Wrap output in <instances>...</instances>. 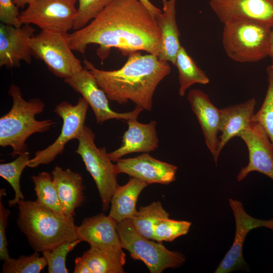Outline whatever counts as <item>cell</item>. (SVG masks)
<instances>
[{"instance_id":"484cf974","label":"cell","mask_w":273,"mask_h":273,"mask_svg":"<svg viewBox=\"0 0 273 273\" xmlns=\"http://www.w3.org/2000/svg\"><path fill=\"white\" fill-rule=\"evenodd\" d=\"M169 214L163 208L160 201H154L146 206H141L130 219L134 228L143 236L154 240V230L163 219Z\"/></svg>"},{"instance_id":"30bf717a","label":"cell","mask_w":273,"mask_h":273,"mask_svg":"<svg viewBox=\"0 0 273 273\" xmlns=\"http://www.w3.org/2000/svg\"><path fill=\"white\" fill-rule=\"evenodd\" d=\"M78 0H37L20 15L22 24H34L42 30L68 32L73 29Z\"/></svg>"},{"instance_id":"cb8c5ba5","label":"cell","mask_w":273,"mask_h":273,"mask_svg":"<svg viewBox=\"0 0 273 273\" xmlns=\"http://www.w3.org/2000/svg\"><path fill=\"white\" fill-rule=\"evenodd\" d=\"M122 261L97 249L90 247L75 259L74 273H123Z\"/></svg>"},{"instance_id":"e0dca14e","label":"cell","mask_w":273,"mask_h":273,"mask_svg":"<svg viewBox=\"0 0 273 273\" xmlns=\"http://www.w3.org/2000/svg\"><path fill=\"white\" fill-rule=\"evenodd\" d=\"M117 171L147 184L168 185L176 178L177 167L157 160L148 153L134 158L120 159L116 161Z\"/></svg>"},{"instance_id":"3957f363","label":"cell","mask_w":273,"mask_h":273,"mask_svg":"<svg viewBox=\"0 0 273 273\" xmlns=\"http://www.w3.org/2000/svg\"><path fill=\"white\" fill-rule=\"evenodd\" d=\"M18 205V226L35 252L78 239L74 217L59 214L36 201L21 200Z\"/></svg>"},{"instance_id":"836d02e7","label":"cell","mask_w":273,"mask_h":273,"mask_svg":"<svg viewBox=\"0 0 273 273\" xmlns=\"http://www.w3.org/2000/svg\"><path fill=\"white\" fill-rule=\"evenodd\" d=\"M6 195V189L0 190V259L5 260L10 257L8 249V241L6 237L9 217L10 215V210L6 208L2 202V198Z\"/></svg>"},{"instance_id":"ac0fdd59","label":"cell","mask_w":273,"mask_h":273,"mask_svg":"<svg viewBox=\"0 0 273 273\" xmlns=\"http://www.w3.org/2000/svg\"><path fill=\"white\" fill-rule=\"evenodd\" d=\"M188 100L201 126L206 146L217 165L220 154L218 133L220 131L221 109L216 107L207 95L200 89H191L188 94Z\"/></svg>"},{"instance_id":"e575fe53","label":"cell","mask_w":273,"mask_h":273,"mask_svg":"<svg viewBox=\"0 0 273 273\" xmlns=\"http://www.w3.org/2000/svg\"><path fill=\"white\" fill-rule=\"evenodd\" d=\"M20 13L13 0H0V20L2 23L21 27L23 24L19 19Z\"/></svg>"},{"instance_id":"ffe728a7","label":"cell","mask_w":273,"mask_h":273,"mask_svg":"<svg viewBox=\"0 0 273 273\" xmlns=\"http://www.w3.org/2000/svg\"><path fill=\"white\" fill-rule=\"evenodd\" d=\"M60 203L65 215H75V209L85 200V186L81 174L69 168L56 166L52 171Z\"/></svg>"},{"instance_id":"f1b7e54d","label":"cell","mask_w":273,"mask_h":273,"mask_svg":"<svg viewBox=\"0 0 273 273\" xmlns=\"http://www.w3.org/2000/svg\"><path fill=\"white\" fill-rule=\"evenodd\" d=\"M47 266L45 257L40 256L38 252L18 258L10 257L4 260L2 273H39Z\"/></svg>"},{"instance_id":"d6986e66","label":"cell","mask_w":273,"mask_h":273,"mask_svg":"<svg viewBox=\"0 0 273 273\" xmlns=\"http://www.w3.org/2000/svg\"><path fill=\"white\" fill-rule=\"evenodd\" d=\"M127 123L128 127L123 135L121 146L108 153L113 162H116L129 154L148 153L155 150L158 147L156 121L153 120L143 124L134 118L127 120Z\"/></svg>"},{"instance_id":"2e32d148","label":"cell","mask_w":273,"mask_h":273,"mask_svg":"<svg viewBox=\"0 0 273 273\" xmlns=\"http://www.w3.org/2000/svg\"><path fill=\"white\" fill-rule=\"evenodd\" d=\"M35 29L30 24L16 27L0 24V66L7 68L19 67L20 62L31 63L32 57L29 40Z\"/></svg>"},{"instance_id":"4dcf8cb0","label":"cell","mask_w":273,"mask_h":273,"mask_svg":"<svg viewBox=\"0 0 273 273\" xmlns=\"http://www.w3.org/2000/svg\"><path fill=\"white\" fill-rule=\"evenodd\" d=\"M81 241L79 239L62 243L52 250L42 252L47 262L49 273H68L66 260L68 254Z\"/></svg>"},{"instance_id":"44dd1931","label":"cell","mask_w":273,"mask_h":273,"mask_svg":"<svg viewBox=\"0 0 273 273\" xmlns=\"http://www.w3.org/2000/svg\"><path fill=\"white\" fill-rule=\"evenodd\" d=\"M255 105L256 100L252 98L244 103L221 109L219 153L231 139L239 136L253 121Z\"/></svg>"},{"instance_id":"ba28073f","label":"cell","mask_w":273,"mask_h":273,"mask_svg":"<svg viewBox=\"0 0 273 273\" xmlns=\"http://www.w3.org/2000/svg\"><path fill=\"white\" fill-rule=\"evenodd\" d=\"M68 34L41 30L29 40L32 57L42 61L56 76L64 79L83 68L72 52Z\"/></svg>"},{"instance_id":"9a60e30c","label":"cell","mask_w":273,"mask_h":273,"mask_svg":"<svg viewBox=\"0 0 273 273\" xmlns=\"http://www.w3.org/2000/svg\"><path fill=\"white\" fill-rule=\"evenodd\" d=\"M210 6L221 22L249 19L273 28V0H209Z\"/></svg>"},{"instance_id":"8fae6325","label":"cell","mask_w":273,"mask_h":273,"mask_svg":"<svg viewBox=\"0 0 273 273\" xmlns=\"http://www.w3.org/2000/svg\"><path fill=\"white\" fill-rule=\"evenodd\" d=\"M229 202L235 220L234 240L214 273H229L246 269L247 264L243 257V248L249 232L258 228H265L273 231V219L264 220L253 217L245 211L241 201L230 198Z\"/></svg>"},{"instance_id":"74e56055","label":"cell","mask_w":273,"mask_h":273,"mask_svg":"<svg viewBox=\"0 0 273 273\" xmlns=\"http://www.w3.org/2000/svg\"><path fill=\"white\" fill-rule=\"evenodd\" d=\"M167 1V0H162V3H163V5H165V4H166Z\"/></svg>"},{"instance_id":"4fadbf2b","label":"cell","mask_w":273,"mask_h":273,"mask_svg":"<svg viewBox=\"0 0 273 273\" xmlns=\"http://www.w3.org/2000/svg\"><path fill=\"white\" fill-rule=\"evenodd\" d=\"M116 224L113 218L104 213L84 218L80 225L77 226L78 239L125 264V254L121 245Z\"/></svg>"},{"instance_id":"5bb4252c","label":"cell","mask_w":273,"mask_h":273,"mask_svg":"<svg viewBox=\"0 0 273 273\" xmlns=\"http://www.w3.org/2000/svg\"><path fill=\"white\" fill-rule=\"evenodd\" d=\"M249 152V162L238 174V181L252 171L261 173L273 180V145L262 125L253 118L239 135Z\"/></svg>"},{"instance_id":"5b68a950","label":"cell","mask_w":273,"mask_h":273,"mask_svg":"<svg viewBox=\"0 0 273 273\" xmlns=\"http://www.w3.org/2000/svg\"><path fill=\"white\" fill-rule=\"evenodd\" d=\"M222 43L227 55L240 63L273 59V28L249 19H234L225 24Z\"/></svg>"},{"instance_id":"d6a6232c","label":"cell","mask_w":273,"mask_h":273,"mask_svg":"<svg viewBox=\"0 0 273 273\" xmlns=\"http://www.w3.org/2000/svg\"><path fill=\"white\" fill-rule=\"evenodd\" d=\"M113 1L78 0L77 13L73 29L76 31L85 27Z\"/></svg>"},{"instance_id":"7402d4cb","label":"cell","mask_w":273,"mask_h":273,"mask_svg":"<svg viewBox=\"0 0 273 273\" xmlns=\"http://www.w3.org/2000/svg\"><path fill=\"white\" fill-rule=\"evenodd\" d=\"M176 0H167L162 12L155 18L162 37V50L158 58L174 65L177 54L181 47L176 20Z\"/></svg>"},{"instance_id":"8992f818","label":"cell","mask_w":273,"mask_h":273,"mask_svg":"<svg viewBox=\"0 0 273 273\" xmlns=\"http://www.w3.org/2000/svg\"><path fill=\"white\" fill-rule=\"evenodd\" d=\"M116 229L122 248L127 250L133 259L142 261L151 273H161L168 268L180 267L186 261L181 252L170 251L162 242H155L139 233L130 219L117 222Z\"/></svg>"},{"instance_id":"1f68e13d","label":"cell","mask_w":273,"mask_h":273,"mask_svg":"<svg viewBox=\"0 0 273 273\" xmlns=\"http://www.w3.org/2000/svg\"><path fill=\"white\" fill-rule=\"evenodd\" d=\"M192 225L190 221L177 220L169 217L160 221L154 230V241L172 242L177 238L186 235Z\"/></svg>"},{"instance_id":"603a6c76","label":"cell","mask_w":273,"mask_h":273,"mask_svg":"<svg viewBox=\"0 0 273 273\" xmlns=\"http://www.w3.org/2000/svg\"><path fill=\"white\" fill-rule=\"evenodd\" d=\"M148 185L130 177L126 184L118 186L112 196L108 215L117 223L130 219L138 211L136 205L139 195Z\"/></svg>"},{"instance_id":"d590c367","label":"cell","mask_w":273,"mask_h":273,"mask_svg":"<svg viewBox=\"0 0 273 273\" xmlns=\"http://www.w3.org/2000/svg\"><path fill=\"white\" fill-rule=\"evenodd\" d=\"M148 10L155 20L156 16L161 13L162 11L155 6L149 0H139Z\"/></svg>"},{"instance_id":"7c38bea8","label":"cell","mask_w":273,"mask_h":273,"mask_svg":"<svg viewBox=\"0 0 273 273\" xmlns=\"http://www.w3.org/2000/svg\"><path fill=\"white\" fill-rule=\"evenodd\" d=\"M64 82L74 91L81 95L93 109L98 123L112 119L127 121L137 118L143 110L136 107L129 112L118 113L113 111L109 107L106 94L99 87L94 76L85 67L71 77L64 79Z\"/></svg>"},{"instance_id":"6da1fadb","label":"cell","mask_w":273,"mask_h":273,"mask_svg":"<svg viewBox=\"0 0 273 273\" xmlns=\"http://www.w3.org/2000/svg\"><path fill=\"white\" fill-rule=\"evenodd\" d=\"M71 49L84 54L97 44L102 61L112 48L124 55L144 51L158 56L162 50L160 31L147 8L139 0H113L83 28L68 33Z\"/></svg>"},{"instance_id":"52a82bcc","label":"cell","mask_w":273,"mask_h":273,"mask_svg":"<svg viewBox=\"0 0 273 273\" xmlns=\"http://www.w3.org/2000/svg\"><path fill=\"white\" fill-rule=\"evenodd\" d=\"M95 134L84 126L77 139L78 145L75 152L83 161L86 170L93 178L102 204V210L107 211L112 196L119 186L116 164L110 159L105 147L98 148L95 143Z\"/></svg>"},{"instance_id":"8d00e7d4","label":"cell","mask_w":273,"mask_h":273,"mask_svg":"<svg viewBox=\"0 0 273 273\" xmlns=\"http://www.w3.org/2000/svg\"><path fill=\"white\" fill-rule=\"evenodd\" d=\"M36 1L37 0H13L18 8H23L25 6L28 5Z\"/></svg>"},{"instance_id":"277c9868","label":"cell","mask_w":273,"mask_h":273,"mask_svg":"<svg viewBox=\"0 0 273 273\" xmlns=\"http://www.w3.org/2000/svg\"><path fill=\"white\" fill-rule=\"evenodd\" d=\"M8 94L12 98L13 105L0 118V146L11 147V155L16 156L27 151L25 142L30 135L48 130L56 122L35 119L36 115L44 108V103L40 99L25 100L20 87L15 84L10 86Z\"/></svg>"},{"instance_id":"83f0119b","label":"cell","mask_w":273,"mask_h":273,"mask_svg":"<svg viewBox=\"0 0 273 273\" xmlns=\"http://www.w3.org/2000/svg\"><path fill=\"white\" fill-rule=\"evenodd\" d=\"M29 153L27 151L18 155L14 161L0 164V176L7 181L15 192L13 199L8 202L9 207L18 204L20 200L24 199L21 191L20 180L24 168L27 166L30 160Z\"/></svg>"},{"instance_id":"4316f807","label":"cell","mask_w":273,"mask_h":273,"mask_svg":"<svg viewBox=\"0 0 273 273\" xmlns=\"http://www.w3.org/2000/svg\"><path fill=\"white\" fill-rule=\"evenodd\" d=\"M31 179L36 193V202L59 214L65 215L52 175L41 172L32 176Z\"/></svg>"},{"instance_id":"f546056e","label":"cell","mask_w":273,"mask_h":273,"mask_svg":"<svg viewBox=\"0 0 273 273\" xmlns=\"http://www.w3.org/2000/svg\"><path fill=\"white\" fill-rule=\"evenodd\" d=\"M268 85L263 102L254 119L263 127L273 145V65L266 69Z\"/></svg>"},{"instance_id":"9c48e42d","label":"cell","mask_w":273,"mask_h":273,"mask_svg":"<svg viewBox=\"0 0 273 273\" xmlns=\"http://www.w3.org/2000/svg\"><path fill=\"white\" fill-rule=\"evenodd\" d=\"M88 104L82 98H79L73 105L67 101L58 104L54 112L63 120L61 132L55 142L46 149L37 151L28 162L27 166L34 168L51 163L63 153L65 145L70 141L77 140L84 127Z\"/></svg>"},{"instance_id":"7a4b0ae2","label":"cell","mask_w":273,"mask_h":273,"mask_svg":"<svg viewBox=\"0 0 273 273\" xmlns=\"http://www.w3.org/2000/svg\"><path fill=\"white\" fill-rule=\"evenodd\" d=\"M128 56L124 65L115 70H100L86 59L83 63L109 100L120 104L131 101L136 107L150 111L154 92L170 73V66L153 54L143 55L136 52Z\"/></svg>"},{"instance_id":"d4e9b609","label":"cell","mask_w":273,"mask_h":273,"mask_svg":"<svg viewBox=\"0 0 273 273\" xmlns=\"http://www.w3.org/2000/svg\"><path fill=\"white\" fill-rule=\"evenodd\" d=\"M174 66L178 71V93L181 97L185 95L186 90L192 85L196 83L206 84L209 82L205 73L197 66L182 46L177 54Z\"/></svg>"}]
</instances>
